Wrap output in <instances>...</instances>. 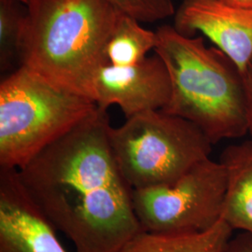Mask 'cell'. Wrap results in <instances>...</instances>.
Returning <instances> with one entry per match:
<instances>
[{"label": "cell", "instance_id": "1", "mask_svg": "<svg viewBox=\"0 0 252 252\" xmlns=\"http://www.w3.org/2000/svg\"><path fill=\"white\" fill-rule=\"evenodd\" d=\"M107 110H97L18 169L27 192L75 252H119L141 228L133 188L108 139Z\"/></svg>", "mask_w": 252, "mask_h": 252}, {"label": "cell", "instance_id": "2", "mask_svg": "<svg viewBox=\"0 0 252 252\" xmlns=\"http://www.w3.org/2000/svg\"><path fill=\"white\" fill-rule=\"evenodd\" d=\"M154 49L169 73L171 94L164 112L198 126L212 144L249 134L243 72L204 36L158 27Z\"/></svg>", "mask_w": 252, "mask_h": 252}, {"label": "cell", "instance_id": "3", "mask_svg": "<svg viewBox=\"0 0 252 252\" xmlns=\"http://www.w3.org/2000/svg\"><path fill=\"white\" fill-rule=\"evenodd\" d=\"M121 14L107 0H30L21 65L89 97Z\"/></svg>", "mask_w": 252, "mask_h": 252}, {"label": "cell", "instance_id": "4", "mask_svg": "<svg viewBox=\"0 0 252 252\" xmlns=\"http://www.w3.org/2000/svg\"><path fill=\"white\" fill-rule=\"evenodd\" d=\"M97 108L89 97L18 66L0 83V167L22 168Z\"/></svg>", "mask_w": 252, "mask_h": 252}, {"label": "cell", "instance_id": "5", "mask_svg": "<svg viewBox=\"0 0 252 252\" xmlns=\"http://www.w3.org/2000/svg\"><path fill=\"white\" fill-rule=\"evenodd\" d=\"M108 139L119 169L133 189L156 187L180 179L210 158L212 143L189 121L149 110L110 126Z\"/></svg>", "mask_w": 252, "mask_h": 252}, {"label": "cell", "instance_id": "6", "mask_svg": "<svg viewBox=\"0 0 252 252\" xmlns=\"http://www.w3.org/2000/svg\"><path fill=\"white\" fill-rule=\"evenodd\" d=\"M226 181L223 164L207 158L170 184L134 189V210L141 231L159 234L207 231L221 220Z\"/></svg>", "mask_w": 252, "mask_h": 252}, {"label": "cell", "instance_id": "7", "mask_svg": "<svg viewBox=\"0 0 252 252\" xmlns=\"http://www.w3.org/2000/svg\"><path fill=\"white\" fill-rule=\"evenodd\" d=\"M170 94L169 73L155 54L134 65L107 63L101 66L92 79L88 96L104 110L118 105L128 119L145 111L162 109Z\"/></svg>", "mask_w": 252, "mask_h": 252}, {"label": "cell", "instance_id": "8", "mask_svg": "<svg viewBox=\"0 0 252 252\" xmlns=\"http://www.w3.org/2000/svg\"><path fill=\"white\" fill-rule=\"evenodd\" d=\"M0 252H69L24 187L17 168L0 167Z\"/></svg>", "mask_w": 252, "mask_h": 252}, {"label": "cell", "instance_id": "9", "mask_svg": "<svg viewBox=\"0 0 252 252\" xmlns=\"http://www.w3.org/2000/svg\"><path fill=\"white\" fill-rule=\"evenodd\" d=\"M185 36L200 33L229 56L244 72L252 59V7L222 0H183L174 26Z\"/></svg>", "mask_w": 252, "mask_h": 252}, {"label": "cell", "instance_id": "10", "mask_svg": "<svg viewBox=\"0 0 252 252\" xmlns=\"http://www.w3.org/2000/svg\"><path fill=\"white\" fill-rule=\"evenodd\" d=\"M220 162L225 168L221 219L233 230L252 234V140L226 147Z\"/></svg>", "mask_w": 252, "mask_h": 252}, {"label": "cell", "instance_id": "11", "mask_svg": "<svg viewBox=\"0 0 252 252\" xmlns=\"http://www.w3.org/2000/svg\"><path fill=\"white\" fill-rule=\"evenodd\" d=\"M233 231L221 219L202 233L159 234L140 232L119 252H225Z\"/></svg>", "mask_w": 252, "mask_h": 252}, {"label": "cell", "instance_id": "12", "mask_svg": "<svg viewBox=\"0 0 252 252\" xmlns=\"http://www.w3.org/2000/svg\"><path fill=\"white\" fill-rule=\"evenodd\" d=\"M137 20L121 14L109 36L106 57L108 64L128 66L143 62L157 45V34L139 25Z\"/></svg>", "mask_w": 252, "mask_h": 252}, {"label": "cell", "instance_id": "13", "mask_svg": "<svg viewBox=\"0 0 252 252\" xmlns=\"http://www.w3.org/2000/svg\"><path fill=\"white\" fill-rule=\"evenodd\" d=\"M27 5L19 0H0V70L21 66V52Z\"/></svg>", "mask_w": 252, "mask_h": 252}, {"label": "cell", "instance_id": "14", "mask_svg": "<svg viewBox=\"0 0 252 252\" xmlns=\"http://www.w3.org/2000/svg\"><path fill=\"white\" fill-rule=\"evenodd\" d=\"M115 9L140 23H154L171 17L176 9L172 0H107Z\"/></svg>", "mask_w": 252, "mask_h": 252}, {"label": "cell", "instance_id": "15", "mask_svg": "<svg viewBox=\"0 0 252 252\" xmlns=\"http://www.w3.org/2000/svg\"><path fill=\"white\" fill-rule=\"evenodd\" d=\"M244 81L246 90V101H247V118H248V129L249 134L252 140V59L244 70Z\"/></svg>", "mask_w": 252, "mask_h": 252}, {"label": "cell", "instance_id": "16", "mask_svg": "<svg viewBox=\"0 0 252 252\" xmlns=\"http://www.w3.org/2000/svg\"><path fill=\"white\" fill-rule=\"evenodd\" d=\"M225 252H252V234L241 232L232 236L227 244Z\"/></svg>", "mask_w": 252, "mask_h": 252}, {"label": "cell", "instance_id": "17", "mask_svg": "<svg viewBox=\"0 0 252 252\" xmlns=\"http://www.w3.org/2000/svg\"><path fill=\"white\" fill-rule=\"evenodd\" d=\"M222 1L234 6L252 7V0H222Z\"/></svg>", "mask_w": 252, "mask_h": 252}, {"label": "cell", "instance_id": "18", "mask_svg": "<svg viewBox=\"0 0 252 252\" xmlns=\"http://www.w3.org/2000/svg\"><path fill=\"white\" fill-rule=\"evenodd\" d=\"M19 1L23 2V3H24V4H26V5H28V3L30 2V0H19Z\"/></svg>", "mask_w": 252, "mask_h": 252}]
</instances>
